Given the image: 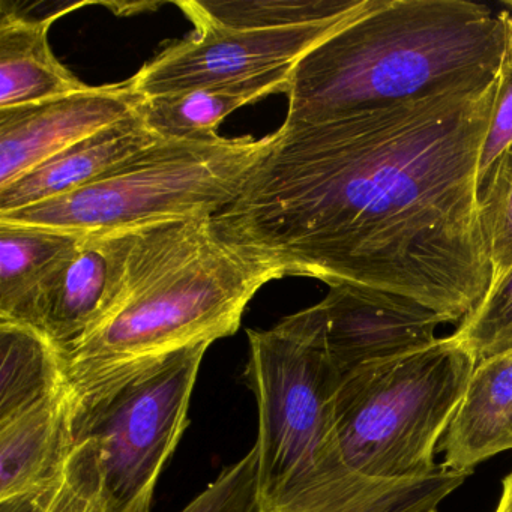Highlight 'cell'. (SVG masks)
Here are the masks:
<instances>
[{
	"instance_id": "1",
	"label": "cell",
	"mask_w": 512,
	"mask_h": 512,
	"mask_svg": "<svg viewBox=\"0 0 512 512\" xmlns=\"http://www.w3.org/2000/svg\"><path fill=\"white\" fill-rule=\"evenodd\" d=\"M499 73L284 122L215 233L286 275L466 319L491 283L478 175Z\"/></svg>"
},
{
	"instance_id": "2",
	"label": "cell",
	"mask_w": 512,
	"mask_h": 512,
	"mask_svg": "<svg viewBox=\"0 0 512 512\" xmlns=\"http://www.w3.org/2000/svg\"><path fill=\"white\" fill-rule=\"evenodd\" d=\"M247 335L244 380L259 410L256 512H397L472 475L445 464L422 481L353 472L335 422L341 374L329 358L320 302Z\"/></svg>"
},
{
	"instance_id": "3",
	"label": "cell",
	"mask_w": 512,
	"mask_h": 512,
	"mask_svg": "<svg viewBox=\"0 0 512 512\" xmlns=\"http://www.w3.org/2000/svg\"><path fill=\"white\" fill-rule=\"evenodd\" d=\"M281 275L218 238L212 218L134 229L124 295L112 316L64 356L73 397L200 343L236 334L248 302Z\"/></svg>"
},
{
	"instance_id": "4",
	"label": "cell",
	"mask_w": 512,
	"mask_h": 512,
	"mask_svg": "<svg viewBox=\"0 0 512 512\" xmlns=\"http://www.w3.org/2000/svg\"><path fill=\"white\" fill-rule=\"evenodd\" d=\"M512 14L467 0H374L293 68L286 121L415 100L499 73Z\"/></svg>"
},
{
	"instance_id": "5",
	"label": "cell",
	"mask_w": 512,
	"mask_h": 512,
	"mask_svg": "<svg viewBox=\"0 0 512 512\" xmlns=\"http://www.w3.org/2000/svg\"><path fill=\"white\" fill-rule=\"evenodd\" d=\"M476 367L454 337L341 376L335 422L347 464L371 481H422L436 475L445 436Z\"/></svg>"
},
{
	"instance_id": "6",
	"label": "cell",
	"mask_w": 512,
	"mask_h": 512,
	"mask_svg": "<svg viewBox=\"0 0 512 512\" xmlns=\"http://www.w3.org/2000/svg\"><path fill=\"white\" fill-rule=\"evenodd\" d=\"M268 145L269 136L161 140L94 184L0 214V223L88 235L214 218L238 197Z\"/></svg>"
},
{
	"instance_id": "7",
	"label": "cell",
	"mask_w": 512,
	"mask_h": 512,
	"mask_svg": "<svg viewBox=\"0 0 512 512\" xmlns=\"http://www.w3.org/2000/svg\"><path fill=\"white\" fill-rule=\"evenodd\" d=\"M211 344L170 353L73 397L74 442L94 440L112 512H151L164 467L190 419L191 397Z\"/></svg>"
},
{
	"instance_id": "8",
	"label": "cell",
	"mask_w": 512,
	"mask_h": 512,
	"mask_svg": "<svg viewBox=\"0 0 512 512\" xmlns=\"http://www.w3.org/2000/svg\"><path fill=\"white\" fill-rule=\"evenodd\" d=\"M356 17L272 31H232L199 25L190 37L170 44L155 56L131 83L143 98H155L250 79L298 64Z\"/></svg>"
},
{
	"instance_id": "9",
	"label": "cell",
	"mask_w": 512,
	"mask_h": 512,
	"mask_svg": "<svg viewBox=\"0 0 512 512\" xmlns=\"http://www.w3.org/2000/svg\"><path fill=\"white\" fill-rule=\"evenodd\" d=\"M134 229L88 233L43 281L23 325L70 355L106 323L121 302Z\"/></svg>"
},
{
	"instance_id": "10",
	"label": "cell",
	"mask_w": 512,
	"mask_h": 512,
	"mask_svg": "<svg viewBox=\"0 0 512 512\" xmlns=\"http://www.w3.org/2000/svg\"><path fill=\"white\" fill-rule=\"evenodd\" d=\"M145 98L131 79L28 106L0 109V188L80 140L136 115Z\"/></svg>"
},
{
	"instance_id": "11",
	"label": "cell",
	"mask_w": 512,
	"mask_h": 512,
	"mask_svg": "<svg viewBox=\"0 0 512 512\" xmlns=\"http://www.w3.org/2000/svg\"><path fill=\"white\" fill-rule=\"evenodd\" d=\"M329 358L341 376L424 349L437 340V314L347 286L329 287L320 302Z\"/></svg>"
},
{
	"instance_id": "12",
	"label": "cell",
	"mask_w": 512,
	"mask_h": 512,
	"mask_svg": "<svg viewBox=\"0 0 512 512\" xmlns=\"http://www.w3.org/2000/svg\"><path fill=\"white\" fill-rule=\"evenodd\" d=\"M158 136L139 112L59 152L8 187L0 188V214L67 196L94 184L139 155Z\"/></svg>"
},
{
	"instance_id": "13",
	"label": "cell",
	"mask_w": 512,
	"mask_h": 512,
	"mask_svg": "<svg viewBox=\"0 0 512 512\" xmlns=\"http://www.w3.org/2000/svg\"><path fill=\"white\" fill-rule=\"evenodd\" d=\"M74 446L67 383L34 406L0 419V500L55 487Z\"/></svg>"
},
{
	"instance_id": "14",
	"label": "cell",
	"mask_w": 512,
	"mask_h": 512,
	"mask_svg": "<svg viewBox=\"0 0 512 512\" xmlns=\"http://www.w3.org/2000/svg\"><path fill=\"white\" fill-rule=\"evenodd\" d=\"M442 449L445 466L469 473L512 449V350L476 364Z\"/></svg>"
},
{
	"instance_id": "15",
	"label": "cell",
	"mask_w": 512,
	"mask_h": 512,
	"mask_svg": "<svg viewBox=\"0 0 512 512\" xmlns=\"http://www.w3.org/2000/svg\"><path fill=\"white\" fill-rule=\"evenodd\" d=\"M61 14L37 20L2 7L0 109L41 103L89 88L53 55L50 26Z\"/></svg>"
},
{
	"instance_id": "16",
	"label": "cell",
	"mask_w": 512,
	"mask_h": 512,
	"mask_svg": "<svg viewBox=\"0 0 512 512\" xmlns=\"http://www.w3.org/2000/svg\"><path fill=\"white\" fill-rule=\"evenodd\" d=\"M295 65L224 85L145 98L140 115L164 140L218 137L221 122L247 104L274 94H287Z\"/></svg>"
},
{
	"instance_id": "17",
	"label": "cell",
	"mask_w": 512,
	"mask_h": 512,
	"mask_svg": "<svg viewBox=\"0 0 512 512\" xmlns=\"http://www.w3.org/2000/svg\"><path fill=\"white\" fill-rule=\"evenodd\" d=\"M83 238L47 227L0 223V323L23 325L38 287Z\"/></svg>"
},
{
	"instance_id": "18",
	"label": "cell",
	"mask_w": 512,
	"mask_h": 512,
	"mask_svg": "<svg viewBox=\"0 0 512 512\" xmlns=\"http://www.w3.org/2000/svg\"><path fill=\"white\" fill-rule=\"evenodd\" d=\"M373 0H229L179 2L194 26L232 31H272L323 25L352 19L367 11Z\"/></svg>"
},
{
	"instance_id": "19",
	"label": "cell",
	"mask_w": 512,
	"mask_h": 512,
	"mask_svg": "<svg viewBox=\"0 0 512 512\" xmlns=\"http://www.w3.org/2000/svg\"><path fill=\"white\" fill-rule=\"evenodd\" d=\"M65 383L61 353L41 332L0 323V419L34 406Z\"/></svg>"
},
{
	"instance_id": "20",
	"label": "cell",
	"mask_w": 512,
	"mask_h": 512,
	"mask_svg": "<svg viewBox=\"0 0 512 512\" xmlns=\"http://www.w3.org/2000/svg\"><path fill=\"white\" fill-rule=\"evenodd\" d=\"M478 200L493 287L512 268V145L479 182Z\"/></svg>"
},
{
	"instance_id": "21",
	"label": "cell",
	"mask_w": 512,
	"mask_h": 512,
	"mask_svg": "<svg viewBox=\"0 0 512 512\" xmlns=\"http://www.w3.org/2000/svg\"><path fill=\"white\" fill-rule=\"evenodd\" d=\"M452 337L472 353L476 364L512 350V268L461 320Z\"/></svg>"
},
{
	"instance_id": "22",
	"label": "cell",
	"mask_w": 512,
	"mask_h": 512,
	"mask_svg": "<svg viewBox=\"0 0 512 512\" xmlns=\"http://www.w3.org/2000/svg\"><path fill=\"white\" fill-rule=\"evenodd\" d=\"M44 512H112L103 461L94 440L74 446Z\"/></svg>"
},
{
	"instance_id": "23",
	"label": "cell",
	"mask_w": 512,
	"mask_h": 512,
	"mask_svg": "<svg viewBox=\"0 0 512 512\" xmlns=\"http://www.w3.org/2000/svg\"><path fill=\"white\" fill-rule=\"evenodd\" d=\"M257 449L227 466L181 512H256Z\"/></svg>"
},
{
	"instance_id": "24",
	"label": "cell",
	"mask_w": 512,
	"mask_h": 512,
	"mask_svg": "<svg viewBox=\"0 0 512 512\" xmlns=\"http://www.w3.org/2000/svg\"><path fill=\"white\" fill-rule=\"evenodd\" d=\"M512 145V32L509 37L508 50L500 68L499 88L493 116L488 127L487 139L479 161V182L487 175L497 158Z\"/></svg>"
},
{
	"instance_id": "25",
	"label": "cell",
	"mask_w": 512,
	"mask_h": 512,
	"mask_svg": "<svg viewBox=\"0 0 512 512\" xmlns=\"http://www.w3.org/2000/svg\"><path fill=\"white\" fill-rule=\"evenodd\" d=\"M56 485L49 488V490L41 491V493L25 494V496L0 500V512H44L47 503L52 499Z\"/></svg>"
},
{
	"instance_id": "26",
	"label": "cell",
	"mask_w": 512,
	"mask_h": 512,
	"mask_svg": "<svg viewBox=\"0 0 512 512\" xmlns=\"http://www.w3.org/2000/svg\"><path fill=\"white\" fill-rule=\"evenodd\" d=\"M454 490L443 488V490L434 491V493L427 494L421 499L415 500L410 505L404 506L403 509L397 512H437V505L442 502L443 497L448 496Z\"/></svg>"
},
{
	"instance_id": "27",
	"label": "cell",
	"mask_w": 512,
	"mask_h": 512,
	"mask_svg": "<svg viewBox=\"0 0 512 512\" xmlns=\"http://www.w3.org/2000/svg\"><path fill=\"white\" fill-rule=\"evenodd\" d=\"M496 512H512V472L503 479L502 497Z\"/></svg>"
},
{
	"instance_id": "28",
	"label": "cell",
	"mask_w": 512,
	"mask_h": 512,
	"mask_svg": "<svg viewBox=\"0 0 512 512\" xmlns=\"http://www.w3.org/2000/svg\"><path fill=\"white\" fill-rule=\"evenodd\" d=\"M503 7L506 8V11H508L509 14H512V0H506V2H503Z\"/></svg>"
}]
</instances>
